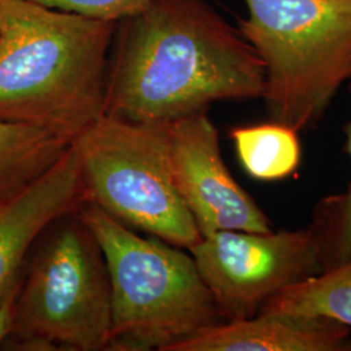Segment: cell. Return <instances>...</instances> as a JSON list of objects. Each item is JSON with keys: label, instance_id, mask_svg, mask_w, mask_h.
Wrapping results in <instances>:
<instances>
[{"label": "cell", "instance_id": "cell-6", "mask_svg": "<svg viewBox=\"0 0 351 351\" xmlns=\"http://www.w3.org/2000/svg\"><path fill=\"white\" fill-rule=\"evenodd\" d=\"M49 232L21 282L11 337L69 350L111 349L112 291L98 241L75 213Z\"/></svg>", "mask_w": 351, "mask_h": 351}, {"label": "cell", "instance_id": "cell-2", "mask_svg": "<svg viewBox=\"0 0 351 351\" xmlns=\"http://www.w3.org/2000/svg\"><path fill=\"white\" fill-rule=\"evenodd\" d=\"M117 21L0 0V120L68 138L104 114Z\"/></svg>", "mask_w": 351, "mask_h": 351}, {"label": "cell", "instance_id": "cell-5", "mask_svg": "<svg viewBox=\"0 0 351 351\" xmlns=\"http://www.w3.org/2000/svg\"><path fill=\"white\" fill-rule=\"evenodd\" d=\"M169 123L130 121L104 113L72 143L85 202L129 228L189 250L202 236L172 180Z\"/></svg>", "mask_w": 351, "mask_h": 351}, {"label": "cell", "instance_id": "cell-9", "mask_svg": "<svg viewBox=\"0 0 351 351\" xmlns=\"http://www.w3.org/2000/svg\"><path fill=\"white\" fill-rule=\"evenodd\" d=\"M85 203L73 143L25 188L0 201V298L20 280L26 255L40 234Z\"/></svg>", "mask_w": 351, "mask_h": 351}, {"label": "cell", "instance_id": "cell-7", "mask_svg": "<svg viewBox=\"0 0 351 351\" xmlns=\"http://www.w3.org/2000/svg\"><path fill=\"white\" fill-rule=\"evenodd\" d=\"M188 251L226 322L255 316L282 290L323 272L310 226L267 233L221 230Z\"/></svg>", "mask_w": 351, "mask_h": 351}, {"label": "cell", "instance_id": "cell-14", "mask_svg": "<svg viewBox=\"0 0 351 351\" xmlns=\"http://www.w3.org/2000/svg\"><path fill=\"white\" fill-rule=\"evenodd\" d=\"M345 151L351 162V117L343 128ZM310 228L314 232L323 271L351 259V181L345 191L316 203Z\"/></svg>", "mask_w": 351, "mask_h": 351}, {"label": "cell", "instance_id": "cell-11", "mask_svg": "<svg viewBox=\"0 0 351 351\" xmlns=\"http://www.w3.org/2000/svg\"><path fill=\"white\" fill-rule=\"evenodd\" d=\"M71 143L43 126L0 120V201L50 169Z\"/></svg>", "mask_w": 351, "mask_h": 351}, {"label": "cell", "instance_id": "cell-15", "mask_svg": "<svg viewBox=\"0 0 351 351\" xmlns=\"http://www.w3.org/2000/svg\"><path fill=\"white\" fill-rule=\"evenodd\" d=\"M51 8L119 21L138 12L150 0H32Z\"/></svg>", "mask_w": 351, "mask_h": 351}, {"label": "cell", "instance_id": "cell-1", "mask_svg": "<svg viewBox=\"0 0 351 351\" xmlns=\"http://www.w3.org/2000/svg\"><path fill=\"white\" fill-rule=\"evenodd\" d=\"M264 90L259 55L207 0H150L116 24L106 114L169 123Z\"/></svg>", "mask_w": 351, "mask_h": 351}, {"label": "cell", "instance_id": "cell-12", "mask_svg": "<svg viewBox=\"0 0 351 351\" xmlns=\"http://www.w3.org/2000/svg\"><path fill=\"white\" fill-rule=\"evenodd\" d=\"M298 134L295 129L272 120L230 130L239 162L259 181H280L298 169L302 158Z\"/></svg>", "mask_w": 351, "mask_h": 351}, {"label": "cell", "instance_id": "cell-4", "mask_svg": "<svg viewBox=\"0 0 351 351\" xmlns=\"http://www.w3.org/2000/svg\"><path fill=\"white\" fill-rule=\"evenodd\" d=\"M239 30L265 71L269 120L297 132L326 116L351 81V0H243Z\"/></svg>", "mask_w": 351, "mask_h": 351}, {"label": "cell", "instance_id": "cell-3", "mask_svg": "<svg viewBox=\"0 0 351 351\" xmlns=\"http://www.w3.org/2000/svg\"><path fill=\"white\" fill-rule=\"evenodd\" d=\"M101 246L112 291L116 350L171 351L224 320L190 252L143 239L98 206L75 211Z\"/></svg>", "mask_w": 351, "mask_h": 351}, {"label": "cell", "instance_id": "cell-16", "mask_svg": "<svg viewBox=\"0 0 351 351\" xmlns=\"http://www.w3.org/2000/svg\"><path fill=\"white\" fill-rule=\"evenodd\" d=\"M20 288L21 281H19L0 298V343L12 335L16 319V303Z\"/></svg>", "mask_w": 351, "mask_h": 351}, {"label": "cell", "instance_id": "cell-8", "mask_svg": "<svg viewBox=\"0 0 351 351\" xmlns=\"http://www.w3.org/2000/svg\"><path fill=\"white\" fill-rule=\"evenodd\" d=\"M169 167L202 237L221 230H274L269 217L230 175L207 111L169 123Z\"/></svg>", "mask_w": 351, "mask_h": 351}, {"label": "cell", "instance_id": "cell-10", "mask_svg": "<svg viewBox=\"0 0 351 351\" xmlns=\"http://www.w3.org/2000/svg\"><path fill=\"white\" fill-rule=\"evenodd\" d=\"M171 351H351V328L322 316L258 313L203 329Z\"/></svg>", "mask_w": 351, "mask_h": 351}, {"label": "cell", "instance_id": "cell-13", "mask_svg": "<svg viewBox=\"0 0 351 351\" xmlns=\"http://www.w3.org/2000/svg\"><path fill=\"white\" fill-rule=\"evenodd\" d=\"M259 313L322 316L351 328V259L282 290Z\"/></svg>", "mask_w": 351, "mask_h": 351}]
</instances>
